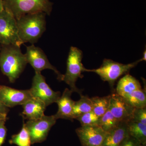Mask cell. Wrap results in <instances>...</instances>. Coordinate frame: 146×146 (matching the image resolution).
I'll return each instance as SVG.
<instances>
[{"label":"cell","mask_w":146,"mask_h":146,"mask_svg":"<svg viewBox=\"0 0 146 146\" xmlns=\"http://www.w3.org/2000/svg\"><path fill=\"white\" fill-rule=\"evenodd\" d=\"M27 63L21 46L14 44L1 45L0 68L10 82L14 83L19 78Z\"/></svg>","instance_id":"6da1fadb"},{"label":"cell","mask_w":146,"mask_h":146,"mask_svg":"<svg viewBox=\"0 0 146 146\" xmlns=\"http://www.w3.org/2000/svg\"><path fill=\"white\" fill-rule=\"evenodd\" d=\"M46 15L44 12H38L24 15L16 20L18 36L22 44H34L38 42L46 30Z\"/></svg>","instance_id":"7a4b0ae2"},{"label":"cell","mask_w":146,"mask_h":146,"mask_svg":"<svg viewBox=\"0 0 146 146\" xmlns=\"http://www.w3.org/2000/svg\"><path fill=\"white\" fill-rule=\"evenodd\" d=\"M4 7L16 20L27 14L44 12L50 16L52 3L49 0H3Z\"/></svg>","instance_id":"3957f363"},{"label":"cell","mask_w":146,"mask_h":146,"mask_svg":"<svg viewBox=\"0 0 146 146\" xmlns=\"http://www.w3.org/2000/svg\"><path fill=\"white\" fill-rule=\"evenodd\" d=\"M82 57L83 53L81 50L76 47H71L67 59V70L63 80L70 86L73 93L76 92L80 96L83 95L82 90L78 89L76 84L78 79L83 77L82 74L86 71L82 63Z\"/></svg>","instance_id":"277c9868"},{"label":"cell","mask_w":146,"mask_h":146,"mask_svg":"<svg viewBox=\"0 0 146 146\" xmlns=\"http://www.w3.org/2000/svg\"><path fill=\"white\" fill-rule=\"evenodd\" d=\"M140 62V59L133 63L123 64L111 59H104L100 68L93 70L86 69L85 72L96 73L100 76L102 80L108 82L111 88L113 89L115 82L118 79L123 75L128 74L131 69Z\"/></svg>","instance_id":"5b68a950"},{"label":"cell","mask_w":146,"mask_h":146,"mask_svg":"<svg viewBox=\"0 0 146 146\" xmlns=\"http://www.w3.org/2000/svg\"><path fill=\"white\" fill-rule=\"evenodd\" d=\"M0 44H14L21 46L16 18L4 9L0 13Z\"/></svg>","instance_id":"8992f818"},{"label":"cell","mask_w":146,"mask_h":146,"mask_svg":"<svg viewBox=\"0 0 146 146\" xmlns=\"http://www.w3.org/2000/svg\"><path fill=\"white\" fill-rule=\"evenodd\" d=\"M56 120L54 115L50 116L44 115L37 119L27 121L26 123H24L29 134L31 144L45 141Z\"/></svg>","instance_id":"52a82bcc"},{"label":"cell","mask_w":146,"mask_h":146,"mask_svg":"<svg viewBox=\"0 0 146 146\" xmlns=\"http://www.w3.org/2000/svg\"><path fill=\"white\" fill-rule=\"evenodd\" d=\"M29 90L33 98L40 100L46 107L56 102L61 96L60 92L53 91L47 84L41 72H35Z\"/></svg>","instance_id":"ba28073f"},{"label":"cell","mask_w":146,"mask_h":146,"mask_svg":"<svg viewBox=\"0 0 146 146\" xmlns=\"http://www.w3.org/2000/svg\"><path fill=\"white\" fill-rule=\"evenodd\" d=\"M28 63H29L34 69L35 72H41L46 69L52 70L57 75L59 81H63L64 75L62 74L49 61L46 55L41 48L34 44L27 47L25 54Z\"/></svg>","instance_id":"9c48e42d"},{"label":"cell","mask_w":146,"mask_h":146,"mask_svg":"<svg viewBox=\"0 0 146 146\" xmlns=\"http://www.w3.org/2000/svg\"><path fill=\"white\" fill-rule=\"evenodd\" d=\"M32 98L29 89L18 90L0 85V101L8 108L22 105Z\"/></svg>","instance_id":"30bf717a"},{"label":"cell","mask_w":146,"mask_h":146,"mask_svg":"<svg viewBox=\"0 0 146 146\" xmlns=\"http://www.w3.org/2000/svg\"><path fill=\"white\" fill-rule=\"evenodd\" d=\"M76 131L82 146H101L106 135L99 125L81 126Z\"/></svg>","instance_id":"8fae6325"},{"label":"cell","mask_w":146,"mask_h":146,"mask_svg":"<svg viewBox=\"0 0 146 146\" xmlns=\"http://www.w3.org/2000/svg\"><path fill=\"white\" fill-rule=\"evenodd\" d=\"M109 110L119 121L127 122L131 120L135 108L131 107L117 93L110 95Z\"/></svg>","instance_id":"7c38bea8"},{"label":"cell","mask_w":146,"mask_h":146,"mask_svg":"<svg viewBox=\"0 0 146 146\" xmlns=\"http://www.w3.org/2000/svg\"><path fill=\"white\" fill-rule=\"evenodd\" d=\"M23 111L21 115L24 119L31 121L37 119L44 115L46 106L40 100L32 98L22 105Z\"/></svg>","instance_id":"4fadbf2b"},{"label":"cell","mask_w":146,"mask_h":146,"mask_svg":"<svg viewBox=\"0 0 146 146\" xmlns=\"http://www.w3.org/2000/svg\"><path fill=\"white\" fill-rule=\"evenodd\" d=\"M72 93L70 90L66 88L56 102L58 106V110L54 115L56 119H61L73 121L72 113L74 101L71 98Z\"/></svg>","instance_id":"5bb4252c"},{"label":"cell","mask_w":146,"mask_h":146,"mask_svg":"<svg viewBox=\"0 0 146 146\" xmlns=\"http://www.w3.org/2000/svg\"><path fill=\"white\" fill-rule=\"evenodd\" d=\"M127 122H120L117 127L106 133L102 146H119L125 138L128 133Z\"/></svg>","instance_id":"9a60e30c"},{"label":"cell","mask_w":146,"mask_h":146,"mask_svg":"<svg viewBox=\"0 0 146 146\" xmlns=\"http://www.w3.org/2000/svg\"><path fill=\"white\" fill-rule=\"evenodd\" d=\"M141 89L142 86L139 81L127 74L118 82L116 89V93L123 97L132 91Z\"/></svg>","instance_id":"2e32d148"},{"label":"cell","mask_w":146,"mask_h":146,"mask_svg":"<svg viewBox=\"0 0 146 146\" xmlns=\"http://www.w3.org/2000/svg\"><path fill=\"white\" fill-rule=\"evenodd\" d=\"M127 123L129 135L138 141L143 146H146V125L131 120L128 121Z\"/></svg>","instance_id":"e0dca14e"},{"label":"cell","mask_w":146,"mask_h":146,"mask_svg":"<svg viewBox=\"0 0 146 146\" xmlns=\"http://www.w3.org/2000/svg\"><path fill=\"white\" fill-rule=\"evenodd\" d=\"M122 97L131 107L135 108H146V91L144 89L135 90Z\"/></svg>","instance_id":"ac0fdd59"},{"label":"cell","mask_w":146,"mask_h":146,"mask_svg":"<svg viewBox=\"0 0 146 146\" xmlns=\"http://www.w3.org/2000/svg\"><path fill=\"white\" fill-rule=\"evenodd\" d=\"M92 111V104L91 98L87 96H80L78 101H74L72 116L73 120L87 112Z\"/></svg>","instance_id":"d6986e66"},{"label":"cell","mask_w":146,"mask_h":146,"mask_svg":"<svg viewBox=\"0 0 146 146\" xmlns=\"http://www.w3.org/2000/svg\"><path fill=\"white\" fill-rule=\"evenodd\" d=\"M110 95L103 97H94L91 98L92 111L98 117L104 115L109 109Z\"/></svg>","instance_id":"ffe728a7"},{"label":"cell","mask_w":146,"mask_h":146,"mask_svg":"<svg viewBox=\"0 0 146 146\" xmlns=\"http://www.w3.org/2000/svg\"><path fill=\"white\" fill-rule=\"evenodd\" d=\"M9 143L10 144H14L18 146L31 145L30 137L24 123L20 132L11 136V139L9 140Z\"/></svg>","instance_id":"44dd1931"},{"label":"cell","mask_w":146,"mask_h":146,"mask_svg":"<svg viewBox=\"0 0 146 146\" xmlns=\"http://www.w3.org/2000/svg\"><path fill=\"white\" fill-rule=\"evenodd\" d=\"M120 122L108 110L104 115L100 117L99 126L106 133H107L117 127Z\"/></svg>","instance_id":"7402d4cb"},{"label":"cell","mask_w":146,"mask_h":146,"mask_svg":"<svg viewBox=\"0 0 146 146\" xmlns=\"http://www.w3.org/2000/svg\"><path fill=\"white\" fill-rule=\"evenodd\" d=\"M100 118L93 111L87 112L76 118L81 124V126L99 125Z\"/></svg>","instance_id":"603a6c76"},{"label":"cell","mask_w":146,"mask_h":146,"mask_svg":"<svg viewBox=\"0 0 146 146\" xmlns=\"http://www.w3.org/2000/svg\"><path fill=\"white\" fill-rule=\"evenodd\" d=\"M131 121L141 123L146 125V108H135L132 115Z\"/></svg>","instance_id":"cb8c5ba5"},{"label":"cell","mask_w":146,"mask_h":146,"mask_svg":"<svg viewBox=\"0 0 146 146\" xmlns=\"http://www.w3.org/2000/svg\"><path fill=\"white\" fill-rule=\"evenodd\" d=\"M6 121H0V146H2L5 143L7 133V128L6 127Z\"/></svg>","instance_id":"d4e9b609"},{"label":"cell","mask_w":146,"mask_h":146,"mask_svg":"<svg viewBox=\"0 0 146 146\" xmlns=\"http://www.w3.org/2000/svg\"><path fill=\"white\" fill-rule=\"evenodd\" d=\"M119 146H144L133 137L129 136L124 140Z\"/></svg>","instance_id":"484cf974"},{"label":"cell","mask_w":146,"mask_h":146,"mask_svg":"<svg viewBox=\"0 0 146 146\" xmlns=\"http://www.w3.org/2000/svg\"><path fill=\"white\" fill-rule=\"evenodd\" d=\"M9 110L8 108L7 107L2 103L0 101V112L7 114Z\"/></svg>","instance_id":"4316f807"},{"label":"cell","mask_w":146,"mask_h":146,"mask_svg":"<svg viewBox=\"0 0 146 146\" xmlns=\"http://www.w3.org/2000/svg\"><path fill=\"white\" fill-rule=\"evenodd\" d=\"M7 114L0 112V121L4 120L6 121L7 119Z\"/></svg>","instance_id":"83f0119b"},{"label":"cell","mask_w":146,"mask_h":146,"mask_svg":"<svg viewBox=\"0 0 146 146\" xmlns=\"http://www.w3.org/2000/svg\"><path fill=\"white\" fill-rule=\"evenodd\" d=\"M4 9L3 0H0V13Z\"/></svg>","instance_id":"f1b7e54d"},{"label":"cell","mask_w":146,"mask_h":146,"mask_svg":"<svg viewBox=\"0 0 146 146\" xmlns=\"http://www.w3.org/2000/svg\"><path fill=\"white\" fill-rule=\"evenodd\" d=\"M146 50H145L144 51L143 54V57L141 59H140V60L141 61H143V60H145V61H146Z\"/></svg>","instance_id":"f546056e"},{"label":"cell","mask_w":146,"mask_h":146,"mask_svg":"<svg viewBox=\"0 0 146 146\" xmlns=\"http://www.w3.org/2000/svg\"></svg>","instance_id":"4dcf8cb0"},{"label":"cell","mask_w":146,"mask_h":146,"mask_svg":"<svg viewBox=\"0 0 146 146\" xmlns=\"http://www.w3.org/2000/svg\"><path fill=\"white\" fill-rule=\"evenodd\" d=\"M1 45L0 44V48H1Z\"/></svg>","instance_id":"1f68e13d"}]
</instances>
